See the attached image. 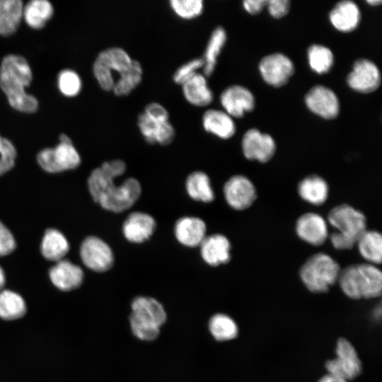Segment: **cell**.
<instances>
[{
  "label": "cell",
  "mask_w": 382,
  "mask_h": 382,
  "mask_svg": "<svg viewBox=\"0 0 382 382\" xmlns=\"http://www.w3.org/2000/svg\"><path fill=\"white\" fill-rule=\"evenodd\" d=\"M125 170V163L115 159L104 162L91 172L88 179V190L93 200L103 209L122 212L130 208L139 198L141 187L137 179L129 178L120 185L115 184V179Z\"/></svg>",
  "instance_id": "6da1fadb"
},
{
  "label": "cell",
  "mask_w": 382,
  "mask_h": 382,
  "mask_svg": "<svg viewBox=\"0 0 382 382\" xmlns=\"http://www.w3.org/2000/svg\"><path fill=\"white\" fill-rule=\"evenodd\" d=\"M31 81L32 71L23 57L9 54L3 59L0 66V88L14 109L23 112H33L37 109V99L25 90Z\"/></svg>",
  "instance_id": "7a4b0ae2"
},
{
  "label": "cell",
  "mask_w": 382,
  "mask_h": 382,
  "mask_svg": "<svg viewBox=\"0 0 382 382\" xmlns=\"http://www.w3.org/2000/svg\"><path fill=\"white\" fill-rule=\"evenodd\" d=\"M337 281L344 294L353 299L376 298L381 294V272L372 264L349 265L340 271Z\"/></svg>",
  "instance_id": "3957f363"
},
{
  "label": "cell",
  "mask_w": 382,
  "mask_h": 382,
  "mask_svg": "<svg viewBox=\"0 0 382 382\" xmlns=\"http://www.w3.org/2000/svg\"><path fill=\"white\" fill-rule=\"evenodd\" d=\"M329 223L336 229L330 241L336 249L352 248L366 231L364 215L348 204L334 207L328 214Z\"/></svg>",
  "instance_id": "277c9868"
},
{
  "label": "cell",
  "mask_w": 382,
  "mask_h": 382,
  "mask_svg": "<svg viewBox=\"0 0 382 382\" xmlns=\"http://www.w3.org/2000/svg\"><path fill=\"white\" fill-rule=\"evenodd\" d=\"M340 267L338 263L325 253H317L310 257L300 270L301 279L312 292L328 291L339 278Z\"/></svg>",
  "instance_id": "5b68a950"
},
{
  "label": "cell",
  "mask_w": 382,
  "mask_h": 382,
  "mask_svg": "<svg viewBox=\"0 0 382 382\" xmlns=\"http://www.w3.org/2000/svg\"><path fill=\"white\" fill-rule=\"evenodd\" d=\"M133 60L120 47H111L101 51L93 66V75L100 87L105 91H112L115 81L129 68Z\"/></svg>",
  "instance_id": "8992f818"
},
{
  "label": "cell",
  "mask_w": 382,
  "mask_h": 382,
  "mask_svg": "<svg viewBox=\"0 0 382 382\" xmlns=\"http://www.w3.org/2000/svg\"><path fill=\"white\" fill-rule=\"evenodd\" d=\"M37 160L42 169L51 173L74 169L81 163L80 156L72 143L63 142L54 148L41 151Z\"/></svg>",
  "instance_id": "52a82bcc"
},
{
  "label": "cell",
  "mask_w": 382,
  "mask_h": 382,
  "mask_svg": "<svg viewBox=\"0 0 382 382\" xmlns=\"http://www.w3.org/2000/svg\"><path fill=\"white\" fill-rule=\"evenodd\" d=\"M336 357L325 363L328 374L341 377L346 381L358 376L361 371V363L354 346L345 338L337 340Z\"/></svg>",
  "instance_id": "ba28073f"
},
{
  "label": "cell",
  "mask_w": 382,
  "mask_h": 382,
  "mask_svg": "<svg viewBox=\"0 0 382 382\" xmlns=\"http://www.w3.org/2000/svg\"><path fill=\"white\" fill-rule=\"evenodd\" d=\"M80 256L86 267L97 272L108 271L114 262V255L110 247L96 236H88L83 241L80 248Z\"/></svg>",
  "instance_id": "9c48e42d"
},
{
  "label": "cell",
  "mask_w": 382,
  "mask_h": 382,
  "mask_svg": "<svg viewBox=\"0 0 382 382\" xmlns=\"http://www.w3.org/2000/svg\"><path fill=\"white\" fill-rule=\"evenodd\" d=\"M259 69L263 79L274 87L284 85L294 71L291 59L281 53L272 54L262 58Z\"/></svg>",
  "instance_id": "30bf717a"
},
{
  "label": "cell",
  "mask_w": 382,
  "mask_h": 382,
  "mask_svg": "<svg viewBox=\"0 0 382 382\" xmlns=\"http://www.w3.org/2000/svg\"><path fill=\"white\" fill-rule=\"evenodd\" d=\"M347 83L356 91L363 93L373 92L380 86V71L371 61L359 59L355 62L347 76Z\"/></svg>",
  "instance_id": "8fae6325"
},
{
  "label": "cell",
  "mask_w": 382,
  "mask_h": 382,
  "mask_svg": "<svg viewBox=\"0 0 382 382\" xmlns=\"http://www.w3.org/2000/svg\"><path fill=\"white\" fill-rule=\"evenodd\" d=\"M219 100L223 110L232 118L242 117L255 107V98L252 93L240 85H233L225 88L220 95Z\"/></svg>",
  "instance_id": "7c38bea8"
},
{
  "label": "cell",
  "mask_w": 382,
  "mask_h": 382,
  "mask_svg": "<svg viewBox=\"0 0 382 382\" xmlns=\"http://www.w3.org/2000/svg\"><path fill=\"white\" fill-rule=\"evenodd\" d=\"M224 195L228 205L237 210L247 209L256 198L253 184L241 175H234L227 180L224 187Z\"/></svg>",
  "instance_id": "4fadbf2b"
},
{
  "label": "cell",
  "mask_w": 382,
  "mask_h": 382,
  "mask_svg": "<svg viewBox=\"0 0 382 382\" xmlns=\"http://www.w3.org/2000/svg\"><path fill=\"white\" fill-rule=\"evenodd\" d=\"M275 148L272 137L267 134L261 133L257 129H248L242 139L243 154L250 160L267 162L273 156Z\"/></svg>",
  "instance_id": "5bb4252c"
},
{
  "label": "cell",
  "mask_w": 382,
  "mask_h": 382,
  "mask_svg": "<svg viewBox=\"0 0 382 382\" xmlns=\"http://www.w3.org/2000/svg\"><path fill=\"white\" fill-rule=\"evenodd\" d=\"M305 102L311 112L324 119H334L339 113L337 97L325 86L318 85L313 87L306 95Z\"/></svg>",
  "instance_id": "9a60e30c"
},
{
  "label": "cell",
  "mask_w": 382,
  "mask_h": 382,
  "mask_svg": "<svg viewBox=\"0 0 382 382\" xmlns=\"http://www.w3.org/2000/svg\"><path fill=\"white\" fill-rule=\"evenodd\" d=\"M129 317L148 325L161 328L166 322L167 314L163 305L149 296H137L131 303Z\"/></svg>",
  "instance_id": "2e32d148"
},
{
  "label": "cell",
  "mask_w": 382,
  "mask_h": 382,
  "mask_svg": "<svg viewBox=\"0 0 382 382\" xmlns=\"http://www.w3.org/2000/svg\"><path fill=\"white\" fill-rule=\"evenodd\" d=\"M50 279L53 285L63 291L79 288L83 280L81 268L68 260L56 262L49 271Z\"/></svg>",
  "instance_id": "e0dca14e"
},
{
  "label": "cell",
  "mask_w": 382,
  "mask_h": 382,
  "mask_svg": "<svg viewBox=\"0 0 382 382\" xmlns=\"http://www.w3.org/2000/svg\"><path fill=\"white\" fill-rule=\"evenodd\" d=\"M156 228V221L149 214L135 212L129 214L122 225L125 238L131 243H141L151 236Z\"/></svg>",
  "instance_id": "ac0fdd59"
},
{
  "label": "cell",
  "mask_w": 382,
  "mask_h": 382,
  "mask_svg": "<svg viewBox=\"0 0 382 382\" xmlns=\"http://www.w3.org/2000/svg\"><path fill=\"white\" fill-rule=\"evenodd\" d=\"M296 230L299 238L313 245L323 244L328 236L325 220L316 213L301 216L296 221Z\"/></svg>",
  "instance_id": "d6986e66"
},
{
  "label": "cell",
  "mask_w": 382,
  "mask_h": 382,
  "mask_svg": "<svg viewBox=\"0 0 382 382\" xmlns=\"http://www.w3.org/2000/svg\"><path fill=\"white\" fill-rule=\"evenodd\" d=\"M207 226L204 221L195 216L179 219L174 227L176 239L187 247L199 246L206 237Z\"/></svg>",
  "instance_id": "ffe728a7"
},
{
  "label": "cell",
  "mask_w": 382,
  "mask_h": 382,
  "mask_svg": "<svg viewBox=\"0 0 382 382\" xmlns=\"http://www.w3.org/2000/svg\"><path fill=\"white\" fill-rule=\"evenodd\" d=\"M180 86L185 100L192 106L207 107L214 100L213 91L202 73H197Z\"/></svg>",
  "instance_id": "44dd1931"
},
{
  "label": "cell",
  "mask_w": 382,
  "mask_h": 382,
  "mask_svg": "<svg viewBox=\"0 0 382 382\" xmlns=\"http://www.w3.org/2000/svg\"><path fill=\"white\" fill-rule=\"evenodd\" d=\"M199 246L202 259L211 266H219L230 260L231 243L224 235L206 236Z\"/></svg>",
  "instance_id": "7402d4cb"
},
{
  "label": "cell",
  "mask_w": 382,
  "mask_h": 382,
  "mask_svg": "<svg viewBox=\"0 0 382 382\" xmlns=\"http://www.w3.org/2000/svg\"><path fill=\"white\" fill-rule=\"evenodd\" d=\"M204 130L221 139H228L236 133L233 118L226 112L218 109H208L202 117Z\"/></svg>",
  "instance_id": "603a6c76"
},
{
  "label": "cell",
  "mask_w": 382,
  "mask_h": 382,
  "mask_svg": "<svg viewBox=\"0 0 382 382\" xmlns=\"http://www.w3.org/2000/svg\"><path fill=\"white\" fill-rule=\"evenodd\" d=\"M332 25L342 32L354 30L360 21V11L357 5L352 1L338 2L330 13Z\"/></svg>",
  "instance_id": "cb8c5ba5"
},
{
  "label": "cell",
  "mask_w": 382,
  "mask_h": 382,
  "mask_svg": "<svg viewBox=\"0 0 382 382\" xmlns=\"http://www.w3.org/2000/svg\"><path fill=\"white\" fill-rule=\"evenodd\" d=\"M69 250V242L59 231L49 228L45 232L40 245V250L45 258L58 262L64 259Z\"/></svg>",
  "instance_id": "d4e9b609"
},
{
  "label": "cell",
  "mask_w": 382,
  "mask_h": 382,
  "mask_svg": "<svg viewBox=\"0 0 382 382\" xmlns=\"http://www.w3.org/2000/svg\"><path fill=\"white\" fill-rule=\"evenodd\" d=\"M226 33L224 28L216 27L211 33L202 58L204 65L202 74L211 76L216 68L217 59L226 41Z\"/></svg>",
  "instance_id": "484cf974"
},
{
  "label": "cell",
  "mask_w": 382,
  "mask_h": 382,
  "mask_svg": "<svg viewBox=\"0 0 382 382\" xmlns=\"http://www.w3.org/2000/svg\"><path fill=\"white\" fill-rule=\"evenodd\" d=\"M20 0H0V35L8 36L16 32L23 16Z\"/></svg>",
  "instance_id": "4316f807"
},
{
  "label": "cell",
  "mask_w": 382,
  "mask_h": 382,
  "mask_svg": "<svg viewBox=\"0 0 382 382\" xmlns=\"http://www.w3.org/2000/svg\"><path fill=\"white\" fill-rule=\"evenodd\" d=\"M27 312L24 299L18 293L8 289L0 291V318L12 321L23 318Z\"/></svg>",
  "instance_id": "83f0119b"
},
{
  "label": "cell",
  "mask_w": 382,
  "mask_h": 382,
  "mask_svg": "<svg viewBox=\"0 0 382 382\" xmlns=\"http://www.w3.org/2000/svg\"><path fill=\"white\" fill-rule=\"evenodd\" d=\"M298 192L301 197L313 204H321L328 195V186L325 180L318 175L304 178L299 185Z\"/></svg>",
  "instance_id": "f1b7e54d"
},
{
  "label": "cell",
  "mask_w": 382,
  "mask_h": 382,
  "mask_svg": "<svg viewBox=\"0 0 382 382\" xmlns=\"http://www.w3.org/2000/svg\"><path fill=\"white\" fill-rule=\"evenodd\" d=\"M188 195L196 201L211 202L214 194L208 175L202 171H195L187 178L185 183Z\"/></svg>",
  "instance_id": "f546056e"
},
{
  "label": "cell",
  "mask_w": 382,
  "mask_h": 382,
  "mask_svg": "<svg viewBox=\"0 0 382 382\" xmlns=\"http://www.w3.org/2000/svg\"><path fill=\"white\" fill-rule=\"evenodd\" d=\"M361 255L369 264H380L382 260V237L375 231H365L357 243Z\"/></svg>",
  "instance_id": "4dcf8cb0"
},
{
  "label": "cell",
  "mask_w": 382,
  "mask_h": 382,
  "mask_svg": "<svg viewBox=\"0 0 382 382\" xmlns=\"http://www.w3.org/2000/svg\"><path fill=\"white\" fill-rule=\"evenodd\" d=\"M53 15L52 4L46 0H33L26 4L23 16L27 24L34 29L44 27Z\"/></svg>",
  "instance_id": "1f68e13d"
},
{
  "label": "cell",
  "mask_w": 382,
  "mask_h": 382,
  "mask_svg": "<svg viewBox=\"0 0 382 382\" xmlns=\"http://www.w3.org/2000/svg\"><path fill=\"white\" fill-rule=\"evenodd\" d=\"M142 78V66L134 59L129 68L115 81L112 91L116 96H127L139 86Z\"/></svg>",
  "instance_id": "d6a6232c"
},
{
  "label": "cell",
  "mask_w": 382,
  "mask_h": 382,
  "mask_svg": "<svg viewBox=\"0 0 382 382\" xmlns=\"http://www.w3.org/2000/svg\"><path fill=\"white\" fill-rule=\"evenodd\" d=\"M209 330L213 337L218 341H227L234 339L238 332V328L229 316L216 313L209 320Z\"/></svg>",
  "instance_id": "836d02e7"
},
{
  "label": "cell",
  "mask_w": 382,
  "mask_h": 382,
  "mask_svg": "<svg viewBox=\"0 0 382 382\" xmlns=\"http://www.w3.org/2000/svg\"><path fill=\"white\" fill-rule=\"evenodd\" d=\"M308 59L311 68L319 74L328 72L334 62L332 51L320 45H313L309 47Z\"/></svg>",
  "instance_id": "e575fe53"
},
{
  "label": "cell",
  "mask_w": 382,
  "mask_h": 382,
  "mask_svg": "<svg viewBox=\"0 0 382 382\" xmlns=\"http://www.w3.org/2000/svg\"><path fill=\"white\" fill-rule=\"evenodd\" d=\"M169 6L179 18L190 21L202 15L204 2L203 0H170Z\"/></svg>",
  "instance_id": "d590c367"
},
{
  "label": "cell",
  "mask_w": 382,
  "mask_h": 382,
  "mask_svg": "<svg viewBox=\"0 0 382 382\" xmlns=\"http://www.w3.org/2000/svg\"><path fill=\"white\" fill-rule=\"evenodd\" d=\"M58 86L66 96H76L81 89V81L79 75L71 70H64L59 74Z\"/></svg>",
  "instance_id": "8d00e7d4"
},
{
  "label": "cell",
  "mask_w": 382,
  "mask_h": 382,
  "mask_svg": "<svg viewBox=\"0 0 382 382\" xmlns=\"http://www.w3.org/2000/svg\"><path fill=\"white\" fill-rule=\"evenodd\" d=\"M204 62L202 57L194 58L179 66L174 72L173 80L178 85H182L187 80L202 69Z\"/></svg>",
  "instance_id": "74e56055"
},
{
  "label": "cell",
  "mask_w": 382,
  "mask_h": 382,
  "mask_svg": "<svg viewBox=\"0 0 382 382\" xmlns=\"http://www.w3.org/2000/svg\"><path fill=\"white\" fill-rule=\"evenodd\" d=\"M16 157L14 146L10 141L0 136V175L13 167Z\"/></svg>",
  "instance_id": "f35d334b"
},
{
  "label": "cell",
  "mask_w": 382,
  "mask_h": 382,
  "mask_svg": "<svg viewBox=\"0 0 382 382\" xmlns=\"http://www.w3.org/2000/svg\"><path fill=\"white\" fill-rule=\"evenodd\" d=\"M131 330L133 335L143 341H153L160 333V328L141 323L131 317L129 318Z\"/></svg>",
  "instance_id": "ab89813d"
},
{
  "label": "cell",
  "mask_w": 382,
  "mask_h": 382,
  "mask_svg": "<svg viewBox=\"0 0 382 382\" xmlns=\"http://www.w3.org/2000/svg\"><path fill=\"white\" fill-rule=\"evenodd\" d=\"M158 123L161 122L151 120L144 112H141L138 116L137 127L139 130L145 141L150 144H155V135Z\"/></svg>",
  "instance_id": "60d3db41"
},
{
  "label": "cell",
  "mask_w": 382,
  "mask_h": 382,
  "mask_svg": "<svg viewBox=\"0 0 382 382\" xmlns=\"http://www.w3.org/2000/svg\"><path fill=\"white\" fill-rule=\"evenodd\" d=\"M16 245L13 234L0 221V257L11 253L15 250Z\"/></svg>",
  "instance_id": "b9f144b4"
},
{
  "label": "cell",
  "mask_w": 382,
  "mask_h": 382,
  "mask_svg": "<svg viewBox=\"0 0 382 382\" xmlns=\"http://www.w3.org/2000/svg\"><path fill=\"white\" fill-rule=\"evenodd\" d=\"M149 119L156 122L169 121V113L167 109L156 102L148 103L143 112Z\"/></svg>",
  "instance_id": "7bdbcfd3"
},
{
  "label": "cell",
  "mask_w": 382,
  "mask_h": 382,
  "mask_svg": "<svg viewBox=\"0 0 382 382\" xmlns=\"http://www.w3.org/2000/svg\"><path fill=\"white\" fill-rule=\"evenodd\" d=\"M175 137V129L169 122H164L158 124L155 135V144L160 145H168L170 144Z\"/></svg>",
  "instance_id": "ee69618b"
},
{
  "label": "cell",
  "mask_w": 382,
  "mask_h": 382,
  "mask_svg": "<svg viewBox=\"0 0 382 382\" xmlns=\"http://www.w3.org/2000/svg\"><path fill=\"white\" fill-rule=\"evenodd\" d=\"M266 6L272 17L279 18L288 13L290 2L288 0H270L267 1Z\"/></svg>",
  "instance_id": "f6af8a7d"
},
{
  "label": "cell",
  "mask_w": 382,
  "mask_h": 382,
  "mask_svg": "<svg viewBox=\"0 0 382 382\" xmlns=\"http://www.w3.org/2000/svg\"><path fill=\"white\" fill-rule=\"evenodd\" d=\"M243 7L249 13H259L267 4L266 0H245L243 2Z\"/></svg>",
  "instance_id": "bcb514c9"
},
{
  "label": "cell",
  "mask_w": 382,
  "mask_h": 382,
  "mask_svg": "<svg viewBox=\"0 0 382 382\" xmlns=\"http://www.w3.org/2000/svg\"><path fill=\"white\" fill-rule=\"evenodd\" d=\"M318 382H347V381L337 376L328 373V374L321 377Z\"/></svg>",
  "instance_id": "7dc6e473"
},
{
  "label": "cell",
  "mask_w": 382,
  "mask_h": 382,
  "mask_svg": "<svg viewBox=\"0 0 382 382\" xmlns=\"http://www.w3.org/2000/svg\"><path fill=\"white\" fill-rule=\"evenodd\" d=\"M6 282V276L3 269L0 267V291L3 289Z\"/></svg>",
  "instance_id": "c3c4849f"
},
{
  "label": "cell",
  "mask_w": 382,
  "mask_h": 382,
  "mask_svg": "<svg viewBox=\"0 0 382 382\" xmlns=\"http://www.w3.org/2000/svg\"><path fill=\"white\" fill-rule=\"evenodd\" d=\"M60 142L71 143V139L66 134H61L59 137Z\"/></svg>",
  "instance_id": "681fc988"
},
{
  "label": "cell",
  "mask_w": 382,
  "mask_h": 382,
  "mask_svg": "<svg viewBox=\"0 0 382 382\" xmlns=\"http://www.w3.org/2000/svg\"><path fill=\"white\" fill-rule=\"evenodd\" d=\"M367 3L371 6H377L381 4V0H368Z\"/></svg>",
  "instance_id": "f907efd6"
}]
</instances>
